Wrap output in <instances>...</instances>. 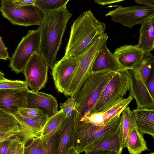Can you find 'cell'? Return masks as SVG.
<instances>
[{
  "label": "cell",
  "instance_id": "1",
  "mask_svg": "<svg viewBox=\"0 0 154 154\" xmlns=\"http://www.w3.org/2000/svg\"><path fill=\"white\" fill-rule=\"evenodd\" d=\"M72 16L66 6L44 13L43 20L38 28L40 34L39 51L51 69L57 62V54L67 23Z\"/></svg>",
  "mask_w": 154,
  "mask_h": 154
},
{
  "label": "cell",
  "instance_id": "2",
  "mask_svg": "<svg viewBox=\"0 0 154 154\" xmlns=\"http://www.w3.org/2000/svg\"><path fill=\"white\" fill-rule=\"evenodd\" d=\"M106 28V24L98 20L90 10L82 13L73 20L63 57H79L97 35L104 33Z\"/></svg>",
  "mask_w": 154,
  "mask_h": 154
},
{
  "label": "cell",
  "instance_id": "3",
  "mask_svg": "<svg viewBox=\"0 0 154 154\" xmlns=\"http://www.w3.org/2000/svg\"><path fill=\"white\" fill-rule=\"evenodd\" d=\"M154 70V56L144 52L142 59L133 68L125 70L129 80V96L135 100L137 108H154V98L147 86L149 77Z\"/></svg>",
  "mask_w": 154,
  "mask_h": 154
},
{
  "label": "cell",
  "instance_id": "4",
  "mask_svg": "<svg viewBox=\"0 0 154 154\" xmlns=\"http://www.w3.org/2000/svg\"><path fill=\"white\" fill-rule=\"evenodd\" d=\"M116 72L105 70L90 73L74 97L76 121L91 113L103 89Z\"/></svg>",
  "mask_w": 154,
  "mask_h": 154
},
{
  "label": "cell",
  "instance_id": "5",
  "mask_svg": "<svg viewBox=\"0 0 154 154\" xmlns=\"http://www.w3.org/2000/svg\"><path fill=\"white\" fill-rule=\"evenodd\" d=\"M121 113L116 115L100 125L76 120L74 148L79 153L84 152L86 148L95 140L106 134L117 130L120 125Z\"/></svg>",
  "mask_w": 154,
  "mask_h": 154
},
{
  "label": "cell",
  "instance_id": "6",
  "mask_svg": "<svg viewBox=\"0 0 154 154\" xmlns=\"http://www.w3.org/2000/svg\"><path fill=\"white\" fill-rule=\"evenodd\" d=\"M108 36L106 33L97 35L91 41L86 50L79 57L78 68L71 83L63 94L74 97L91 72L94 59L103 46L106 43Z\"/></svg>",
  "mask_w": 154,
  "mask_h": 154
},
{
  "label": "cell",
  "instance_id": "7",
  "mask_svg": "<svg viewBox=\"0 0 154 154\" xmlns=\"http://www.w3.org/2000/svg\"><path fill=\"white\" fill-rule=\"evenodd\" d=\"M0 11L12 24L22 26H39L44 17L43 12L35 5L17 6L11 0H2Z\"/></svg>",
  "mask_w": 154,
  "mask_h": 154
},
{
  "label": "cell",
  "instance_id": "8",
  "mask_svg": "<svg viewBox=\"0 0 154 154\" xmlns=\"http://www.w3.org/2000/svg\"><path fill=\"white\" fill-rule=\"evenodd\" d=\"M129 90V80L125 70L116 72L103 89L90 114L101 112L123 98Z\"/></svg>",
  "mask_w": 154,
  "mask_h": 154
},
{
  "label": "cell",
  "instance_id": "9",
  "mask_svg": "<svg viewBox=\"0 0 154 154\" xmlns=\"http://www.w3.org/2000/svg\"><path fill=\"white\" fill-rule=\"evenodd\" d=\"M40 34L38 28L30 30L22 37L14 52L10 57L9 67L18 74L23 72L32 55L39 51Z\"/></svg>",
  "mask_w": 154,
  "mask_h": 154
},
{
  "label": "cell",
  "instance_id": "10",
  "mask_svg": "<svg viewBox=\"0 0 154 154\" xmlns=\"http://www.w3.org/2000/svg\"><path fill=\"white\" fill-rule=\"evenodd\" d=\"M154 15V7L135 5L124 7L119 6L105 15L109 16L115 22L132 29L134 26L141 24L152 16Z\"/></svg>",
  "mask_w": 154,
  "mask_h": 154
},
{
  "label": "cell",
  "instance_id": "11",
  "mask_svg": "<svg viewBox=\"0 0 154 154\" xmlns=\"http://www.w3.org/2000/svg\"><path fill=\"white\" fill-rule=\"evenodd\" d=\"M48 68L39 51L32 55L23 71L25 82L31 90L39 91L45 87L48 80Z\"/></svg>",
  "mask_w": 154,
  "mask_h": 154
},
{
  "label": "cell",
  "instance_id": "12",
  "mask_svg": "<svg viewBox=\"0 0 154 154\" xmlns=\"http://www.w3.org/2000/svg\"><path fill=\"white\" fill-rule=\"evenodd\" d=\"M79 64V57H63L51 68L55 87L61 93L69 86Z\"/></svg>",
  "mask_w": 154,
  "mask_h": 154
},
{
  "label": "cell",
  "instance_id": "13",
  "mask_svg": "<svg viewBox=\"0 0 154 154\" xmlns=\"http://www.w3.org/2000/svg\"><path fill=\"white\" fill-rule=\"evenodd\" d=\"M77 112L72 111V116L65 118L57 132L56 138V154H66L74 148V134Z\"/></svg>",
  "mask_w": 154,
  "mask_h": 154
},
{
  "label": "cell",
  "instance_id": "14",
  "mask_svg": "<svg viewBox=\"0 0 154 154\" xmlns=\"http://www.w3.org/2000/svg\"><path fill=\"white\" fill-rule=\"evenodd\" d=\"M28 87L0 90V109L12 114L27 107Z\"/></svg>",
  "mask_w": 154,
  "mask_h": 154
},
{
  "label": "cell",
  "instance_id": "15",
  "mask_svg": "<svg viewBox=\"0 0 154 154\" xmlns=\"http://www.w3.org/2000/svg\"><path fill=\"white\" fill-rule=\"evenodd\" d=\"M133 98L130 96L117 100L101 112L90 114L77 121H83L96 125H103L116 116L121 113L132 101Z\"/></svg>",
  "mask_w": 154,
  "mask_h": 154
},
{
  "label": "cell",
  "instance_id": "16",
  "mask_svg": "<svg viewBox=\"0 0 154 154\" xmlns=\"http://www.w3.org/2000/svg\"><path fill=\"white\" fill-rule=\"evenodd\" d=\"M27 107L37 108L50 118L58 111L56 98L52 95L29 89L27 96Z\"/></svg>",
  "mask_w": 154,
  "mask_h": 154
},
{
  "label": "cell",
  "instance_id": "17",
  "mask_svg": "<svg viewBox=\"0 0 154 154\" xmlns=\"http://www.w3.org/2000/svg\"><path fill=\"white\" fill-rule=\"evenodd\" d=\"M143 53L137 45H126L117 48L113 54L123 70L133 68L142 59Z\"/></svg>",
  "mask_w": 154,
  "mask_h": 154
},
{
  "label": "cell",
  "instance_id": "18",
  "mask_svg": "<svg viewBox=\"0 0 154 154\" xmlns=\"http://www.w3.org/2000/svg\"><path fill=\"white\" fill-rule=\"evenodd\" d=\"M123 148L122 132L120 123L117 130L106 134L95 140L86 148L84 152L103 150L122 153Z\"/></svg>",
  "mask_w": 154,
  "mask_h": 154
},
{
  "label": "cell",
  "instance_id": "19",
  "mask_svg": "<svg viewBox=\"0 0 154 154\" xmlns=\"http://www.w3.org/2000/svg\"><path fill=\"white\" fill-rule=\"evenodd\" d=\"M12 115L19 125L18 137L25 144L41 135L43 127L39 124L23 116L18 112Z\"/></svg>",
  "mask_w": 154,
  "mask_h": 154
},
{
  "label": "cell",
  "instance_id": "20",
  "mask_svg": "<svg viewBox=\"0 0 154 154\" xmlns=\"http://www.w3.org/2000/svg\"><path fill=\"white\" fill-rule=\"evenodd\" d=\"M109 70L115 72L121 70L113 53L106 46V43L101 48L96 57L91 72Z\"/></svg>",
  "mask_w": 154,
  "mask_h": 154
},
{
  "label": "cell",
  "instance_id": "21",
  "mask_svg": "<svg viewBox=\"0 0 154 154\" xmlns=\"http://www.w3.org/2000/svg\"><path fill=\"white\" fill-rule=\"evenodd\" d=\"M137 129L154 138V108H137L132 111Z\"/></svg>",
  "mask_w": 154,
  "mask_h": 154
},
{
  "label": "cell",
  "instance_id": "22",
  "mask_svg": "<svg viewBox=\"0 0 154 154\" xmlns=\"http://www.w3.org/2000/svg\"><path fill=\"white\" fill-rule=\"evenodd\" d=\"M154 15L141 24L138 44L137 45L144 53H150L154 49Z\"/></svg>",
  "mask_w": 154,
  "mask_h": 154
},
{
  "label": "cell",
  "instance_id": "23",
  "mask_svg": "<svg viewBox=\"0 0 154 154\" xmlns=\"http://www.w3.org/2000/svg\"><path fill=\"white\" fill-rule=\"evenodd\" d=\"M143 134L135 128L129 135L126 148L130 154H140L143 151L149 150Z\"/></svg>",
  "mask_w": 154,
  "mask_h": 154
},
{
  "label": "cell",
  "instance_id": "24",
  "mask_svg": "<svg viewBox=\"0 0 154 154\" xmlns=\"http://www.w3.org/2000/svg\"><path fill=\"white\" fill-rule=\"evenodd\" d=\"M121 125L122 132V144L126 147L128 137L135 128H137L134 113L129 107H126L122 112L121 116Z\"/></svg>",
  "mask_w": 154,
  "mask_h": 154
},
{
  "label": "cell",
  "instance_id": "25",
  "mask_svg": "<svg viewBox=\"0 0 154 154\" xmlns=\"http://www.w3.org/2000/svg\"><path fill=\"white\" fill-rule=\"evenodd\" d=\"M60 126L49 133L41 135L40 147L38 154H56V135Z\"/></svg>",
  "mask_w": 154,
  "mask_h": 154
},
{
  "label": "cell",
  "instance_id": "26",
  "mask_svg": "<svg viewBox=\"0 0 154 154\" xmlns=\"http://www.w3.org/2000/svg\"><path fill=\"white\" fill-rule=\"evenodd\" d=\"M19 130V125L13 115L0 109V133Z\"/></svg>",
  "mask_w": 154,
  "mask_h": 154
},
{
  "label": "cell",
  "instance_id": "27",
  "mask_svg": "<svg viewBox=\"0 0 154 154\" xmlns=\"http://www.w3.org/2000/svg\"><path fill=\"white\" fill-rule=\"evenodd\" d=\"M19 113L39 124L43 128L49 117L37 108H23L19 109Z\"/></svg>",
  "mask_w": 154,
  "mask_h": 154
},
{
  "label": "cell",
  "instance_id": "28",
  "mask_svg": "<svg viewBox=\"0 0 154 154\" xmlns=\"http://www.w3.org/2000/svg\"><path fill=\"white\" fill-rule=\"evenodd\" d=\"M69 1V0H35L34 5L44 13L66 7Z\"/></svg>",
  "mask_w": 154,
  "mask_h": 154
},
{
  "label": "cell",
  "instance_id": "29",
  "mask_svg": "<svg viewBox=\"0 0 154 154\" xmlns=\"http://www.w3.org/2000/svg\"><path fill=\"white\" fill-rule=\"evenodd\" d=\"M65 117L62 109L58 111L53 116L49 118L43 128L42 134H46L60 127Z\"/></svg>",
  "mask_w": 154,
  "mask_h": 154
},
{
  "label": "cell",
  "instance_id": "30",
  "mask_svg": "<svg viewBox=\"0 0 154 154\" xmlns=\"http://www.w3.org/2000/svg\"><path fill=\"white\" fill-rule=\"evenodd\" d=\"M28 86L25 81L11 80L7 79L0 80V90L24 88Z\"/></svg>",
  "mask_w": 154,
  "mask_h": 154
},
{
  "label": "cell",
  "instance_id": "31",
  "mask_svg": "<svg viewBox=\"0 0 154 154\" xmlns=\"http://www.w3.org/2000/svg\"><path fill=\"white\" fill-rule=\"evenodd\" d=\"M76 101L74 97H68L64 103L60 104V107L65 115V118L71 116L72 111L76 110Z\"/></svg>",
  "mask_w": 154,
  "mask_h": 154
},
{
  "label": "cell",
  "instance_id": "32",
  "mask_svg": "<svg viewBox=\"0 0 154 154\" xmlns=\"http://www.w3.org/2000/svg\"><path fill=\"white\" fill-rule=\"evenodd\" d=\"M41 137V135L33 139L29 145L26 147H25L24 154H38L40 147Z\"/></svg>",
  "mask_w": 154,
  "mask_h": 154
},
{
  "label": "cell",
  "instance_id": "33",
  "mask_svg": "<svg viewBox=\"0 0 154 154\" xmlns=\"http://www.w3.org/2000/svg\"><path fill=\"white\" fill-rule=\"evenodd\" d=\"M24 143H25L18 137H13L10 141L6 154H17Z\"/></svg>",
  "mask_w": 154,
  "mask_h": 154
},
{
  "label": "cell",
  "instance_id": "34",
  "mask_svg": "<svg viewBox=\"0 0 154 154\" xmlns=\"http://www.w3.org/2000/svg\"><path fill=\"white\" fill-rule=\"evenodd\" d=\"M19 133V130L14 131L0 133V142L9 140L13 137H18Z\"/></svg>",
  "mask_w": 154,
  "mask_h": 154
},
{
  "label": "cell",
  "instance_id": "35",
  "mask_svg": "<svg viewBox=\"0 0 154 154\" xmlns=\"http://www.w3.org/2000/svg\"><path fill=\"white\" fill-rule=\"evenodd\" d=\"M147 86L149 91L152 96L154 97V70L151 72L149 77Z\"/></svg>",
  "mask_w": 154,
  "mask_h": 154
},
{
  "label": "cell",
  "instance_id": "36",
  "mask_svg": "<svg viewBox=\"0 0 154 154\" xmlns=\"http://www.w3.org/2000/svg\"><path fill=\"white\" fill-rule=\"evenodd\" d=\"M10 59L7 48L3 43L2 37L0 36V59L6 60Z\"/></svg>",
  "mask_w": 154,
  "mask_h": 154
},
{
  "label": "cell",
  "instance_id": "37",
  "mask_svg": "<svg viewBox=\"0 0 154 154\" xmlns=\"http://www.w3.org/2000/svg\"><path fill=\"white\" fill-rule=\"evenodd\" d=\"M13 4L17 6L34 5L35 0H11Z\"/></svg>",
  "mask_w": 154,
  "mask_h": 154
},
{
  "label": "cell",
  "instance_id": "38",
  "mask_svg": "<svg viewBox=\"0 0 154 154\" xmlns=\"http://www.w3.org/2000/svg\"><path fill=\"white\" fill-rule=\"evenodd\" d=\"M85 154H121L120 152H117L114 151L97 150L91 151H88L85 152Z\"/></svg>",
  "mask_w": 154,
  "mask_h": 154
},
{
  "label": "cell",
  "instance_id": "39",
  "mask_svg": "<svg viewBox=\"0 0 154 154\" xmlns=\"http://www.w3.org/2000/svg\"><path fill=\"white\" fill-rule=\"evenodd\" d=\"M12 139L0 142V154H6L8 150L10 141Z\"/></svg>",
  "mask_w": 154,
  "mask_h": 154
},
{
  "label": "cell",
  "instance_id": "40",
  "mask_svg": "<svg viewBox=\"0 0 154 154\" xmlns=\"http://www.w3.org/2000/svg\"><path fill=\"white\" fill-rule=\"evenodd\" d=\"M134 1L139 5H145L146 6L154 7V0H135Z\"/></svg>",
  "mask_w": 154,
  "mask_h": 154
},
{
  "label": "cell",
  "instance_id": "41",
  "mask_svg": "<svg viewBox=\"0 0 154 154\" xmlns=\"http://www.w3.org/2000/svg\"><path fill=\"white\" fill-rule=\"evenodd\" d=\"M123 1V0H95L94 2L99 5L103 6L116 3L119 2Z\"/></svg>",
  "mask_w": 154,
  "mask_h": 154
},
{
  "label": "cell",
  "instance_id": "42",
  "mask_svg": "<svg viewBox=\"0 0 154 154\" xmlns=\"http://www.w3.org/2000/svg\"><path fill=\"white\" fill-rule=\"evenodd\" d=\"M66 154H79V153L73 148L71 149Z\"/></svg>",
  "mask_w": 154,
  "mask_h": 154
},
{
  "label": "cell",
  "instance_id": "43",
  "mask_svg": "<svg viewBox=\"0 0 154 154\" xmlns=\"http://www.w3.org/2000/svg\"><path fill=\"white\" fill-rule=\"evenodd\" d=\"M25 143H24L18 151L17 154H24V151L25 147Z\"/></svg>",
  "mask_w": 154,
  "mask_h": 154
},
{
  "label": "cell",
  "instance_id": "44",
  "mask_svg": "<svg viewBox=\"0 0 154 154\" xmlns=\"http://www.w3.org/2000/svg\"><path fill=\"white\" fill-rule=\"evenodd\" d=\"M4 74L0 71V80H5L6 79L4 76Z\"/></svg>",
  "mask_w": 154,
  "mask_h": 154
},
{
  "label": "cell",
  "instance_id": "45",
  "mask_svg": "<svg viewBox=\"0 0 154 154\" xmlns=\"http://www.w3.org/2000/svg\"><path fill=\"white\" fill-rule=\"evenodd\" d=\"M147 154H154V152H151L148 153Z\"/></svg>",
  "mask_w": 154,
  "mask_h": 154
},
{
  "label": "cell",
  "instance_id": "46",
  "mask_svg": "<svg viewBox=\"0 0 154 154\" xmlns=\"http://www.w3.org/2000/svg\"></svg>",
  "mask_w": 154,
  "mask_h": 154
}]
</instances>
